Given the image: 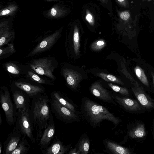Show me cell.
I'll list each match as a JSON object with an SVG mask.
<instances>
[{
	"instance_id": "obj_2",
	"label": "cell",
	"mask_w": 154,
	"mask_h": 154,
	"mask_svg": "<svg viewBox=\"0 0 154 154\" xmlns=\"http://www.w3.org/2000/svg\"><path fill=\"white\" fill-rule=\"evenodd\" d=\"M80 109L83 117L93 128L100 126L105 120L111 122L115 127L121 122L119 117L110 112L107 108L88 97L82 99Z\"/></svg>"
},
{
	"instance_id": "obj_31",
	"label": "cell",
	"mask_w": 154,
	"mask_h": 154,
	"mask_svg": "<svg viewBox=\"0 0 154 154\" xmlns=\"http://www.w3.org/2000/svg\"><path fill=\"white\" fill-rule=\"evenodd\" d=\"M108 85L114 91L119 93L125 96H128L129 95V91L126 88L121 87L111 83H108Z\"/></svg>"
},
{
	"instance_id": "obj_12",
	"label": "cell",
	"mask_w": 154,
	"mask_h": 154,
	"mask_svg": "<svg viewBox=\"0 0 154 154\" xmlns=\"http://www.w3.org/2000/svg\"><path fill=\"white\" fill-rule=\"evenodd\" d=\"M90 91L93 95L101 100L116 106L117 105L114 97L100 83L96 82L93 84L90 87Z\"/></svg>"
},
{
	"instance_id": "obj_32",
	"label": "cell",
	"mask_w": 154,
	"mask_h": 154,
	"mask_svg": "<svg viewBox=\"0 0 154 154\" xmlns=\"http://www.w3.org/2000/svg\"><path fill=\"white\" fill-rule=\"evenodd\" d=\"M105 42L102 40H99L94 43L91 45L92 48L94 50L98 51L105 46Z\"/></svg>"
},
{
	"instance_id": "obj_28",
	"label": "cell",
	"mask_w": 154,
	"mask_h": 154,
	"mask_svg": "<svg viewBox=\"0 0 154 154\" xmlns=\"http://www.w3.org/2000/svg\"><path fill=\"white\" fill-rule=\"evenodd\" d=\"M97 75L98 76L106 82H115L121 85L124 84L123 82L120 79L113 75L103 72L98 73Z\"/></svg>"
},
{
	"instance_id": "obj_44",
	"label": "cell",
	"mask_w": 154,
	"mask_h": 154,
	"mask_svg": "<svg viewBox=\"0 0 154 154\" xmlns=\"http://www.w3.org/2000/svg\"><path fill=\"white\" fill-rule=\"evenodd\" d=\"M153 3H154V0H153Z\"/></svg>"
},
{
	"instance_id": "obj_37",
	"label": "cell",
	"mask_w": 154,
	"mask_h": 154,
	"mask_svg": "<svg viewBox=\"0 0 154 154\" xmlns=\"http://www.w3.org/2000/svg\"><path fill=\"white\" fill-rule=\"evenodd\" d=\"M150 74L152 78L153 82V86L154 88V72H151Z\"/></svg>"
},
{
	"instance_id": "obj_16",
	"label": "cell",
	"mask_w": 154,
	"mask_h": 154,
	"mask_svg": "<svg viewBox=\"0 0 154 154\" xmlns=\"http://www.w3.org/2000/svg\"><path fill=\"white\" fill-rule=\"evenodd\" d=\"M14 32L10 31L8 21L1 22L0 24V48L7 45L13 40Z\"/></svg>"
},
{
	"instance_id": "obj_26",
	"label": "cell",
	"mask_w": 154,
	"mask_h": 154,
	"mask_svg": "<svg viewBox=\"0 0 154 154\" xmlns=\"http://www.w3.org/2000/svg\"><path fill=\"white\" fill-rule=\"evenodd\" d=\"M15 52L13 43H9L5 47L0 48V59H2L10 56Z\"/></svg>"
},
{
	"instance_id": "obj_4",
	"label": "cell",
	"mask_w": 154,
	"mask_h": 154,
	"mask_svg": "<svg viewBox=\"0 0 154 154\" xmlns=\"http://www.w3.org/2000/svg\"><path fill=\"white\" fill-rule=\"evenodd\" d=\"M29 109L17 112L16 120L13 129L19 131L23 136L34 143L36 140L34 135V131L30 117Z\"/></svg>"
},
{
	"instance_id": "obj_9",
	"label": "cell",
	"mask_w": 154,
	"mask_h": 154,
	"mask_svg": "<svg viewBox=\"0 0 154 154\" xmlns=\"http://www.w3.org/2000/svg\"><path fill=\"white\" fill-rule=\"evenodd\" d=\"M60 29L45 38L29 54L28 57H32L45 52L51 48L59 38Z\"/></svg>"
},
{
	"instance_id": "obj_1",
	"label": "cell",
	"mask_w": 154,
	"mask_h": 154,
	"mask_svg": "<svg viewBox=\"0 0 154 154\" xmlns=\"http://www.w3.org/2000/svg\"><path fill=\"white\" fill-rule=\"evenodd\" d=\"M50 100V98L45 93L32 99L31 102L29 114L37 141L48 124L51 112Z\"/></svg>"
},
{
	"instance_id": "obj_11",
	"label": "cell",
	"mask_w": 154,
	"mask_h": 154,
	"mask_svg": "<svg viewBox=\"0 0 154 154\" xmlns=\"http://www.w3.org/2000/svg\"><path fill=\"white\" fill-rule=\"evenodd\" d=\"M55 131L53 117L51 112L48 125L44 130L39 141V145L41 150L46 148L50 145L51 140L54 137Z\"/></svg>"
},
{
	"instance_id": "obj_19",
	"label": "cell",
	"mask_w": 154,
	"mask_h": 154,
	"mask_svg": "<svg viewBox=\"0 0 154 154\" xmlns=\"http://www.w3.org/2000/svg\"><path fill=\"white\" fill-rule=\"evenodd\" d=\"M50 96L51 97L56 100L62 105L77 113L78 111L76 106L68 97L61 92L53 91L51 93Z\"/></svg>"
},
{
	"instance_id": "obj_30",
	"label": "cell",
	"mask_w": 154,
	"mask_h": 154,
	"mask_svg": "<svg viewBox=\"0 0 154 154\" xmlns=\"http://www.w3.org/2000/svg\"><path fill=\"white\" fill-rule=\"evenodd\" d=\"M18 8L17 6L15 4H12L7 7L1 10L0 11V16L10 15L14 14Z\"/></svg>"
},
{
	"instance_id": "obj_35",
	"label": "cell",
	"mask_w": 154,
	"mask_h": 154,
	"mask_svg": "<svg viewBox=\"0 0 154 154\" xmlns=\"http://www.w3.org/2000/svg\"><path fill=\"white\" fill-rule=\"evenodd\" d=\"M66 154H79L76 147L75 146L74 148L71 149Z\"/></svg>"
},
{
	"instance_id": "obj_36",
	"label": "cell",
	"mask_w": 154,
	"mask_h": 154,
	"mask_svg": "<svg viewBox=\"0 0 154 154\" xmlns=\"http://www.w3.org/2000/svg\"><path fill=\"white\" fill-rule=\"evenodd\" d=\"M86 19L87 21L90 23H91L92 22L93 17L91 14H87L86 16Z\"/></svg>"
},
{
	"instance_id": "obj_25",
	"label": "cell",
	"mask_w": 154,
	"mask_h": 154,
	"mask_svg": "<svg viewBox=\"0 0 154 154\" xmlns=\"http://www.w3.org/2000/svg\"><path fill=\"white\" fill-rule=\"evenodd\" d=\"M35 72L32 70H29L28 72L27 75L32 81L39 84L54 85L53 82L48 80L43 79Z\"/></svg>"
},
{
	"instance_id": "obj_18",
	"label": "cell",
	"mask_w": 154,
	"mask_h": 154,
	"mask_svg": "<svg viewBox=\"0 0 154 154\" xmlns=\"http://www.w3.org/2000/svg\"><path fill=\"white\" fill-rule=\"evenodd\" d=\"M106 150L113 154H131L128 148L122 146L116 142L109 140L105 139L103 141Z\"/></svg>"
},
{
	"instance_id": "obj_41",
	"label": "cell",
	"mask_w": 154,
	"mask_h": 154,
	"mask_svg": "<svg viewBox=\"0 0 154 154\" xmlns=\"http://www.w3.org/2000/svg\"><path fill=\"white\" fill-rule=\"evenodd\" d=\"M143 1H151V0H142Z\"/></svg>"
},
{
	"instance_id": "obj_43",
	"label": "cell",
	"mask_w": 154,
	"mask_h": 154,
	"mask_svg": "<svg viewBox=\"0 0 154 154\" xmlns=\"http://www.w3.org/2000/svg\"><path fill=\"white\" fill-rule=\"evenodd\" d=\"M53 0H47L48 1H53Z\"/></svg>"
},
{
	"instance_id": "obj_22",
	"label": "cell",
	"mask_w": 154,
	"mask_h": 154,
	"mask_svg": "<svg viewBox=\"0 0 154 154\" xmlns=\"http://www.w3.org/2000/svg\"><path fill=\"white\" fill-rule=\"evenodd\" d=\"M31 148L26 137L23 136L16 148L10 154H26Z\"/></svg>"
},
{
	"instance_id": "obj_21",
	"label": "cell",
	"mask_w": 154,
	"mask_h": 154,
	"mask_svg": "<svg viewBox=\"0 0 154 154\" xmlns=\"http://www.w3.org/2000/svg\"><path fill=\"white\" fill-rule=\"evenodd\" d=\"M90 142L89 137L85 133L80 137L75 145L79 154H87L89 152Z\"/></svg>"
},
{
	"instance_id": "obj_20",
	"label": "cell",
	"mask_w": 154,
	"mask_h": 154,
	"mask_svg": "<svg viewBox=\"0 0 154 154\" xmlns=\"http://www.w3.org/2000/svg\"><path fill=\"white\" fill-rule=\"evenodd\" d=\"M4 66L9 73L15 76L27 74L29 70L24 66L12 62H8L4 64Z\"/></svg>"
},
{
	"instance_id": "obj_15",
	"label": "cell",
	"mask_w": 154,
	"mask_h": 154,
	"mask_svg": "<svg viewBox=\"0 0 154 154\" xmlns=\"http://www.w3.org/2000/svg\"><path fill=\"white\" fill-rule=\"evenodd\" d=\"M116 102L124 109L130 111H137L143 109L140 105L136 100L126 97H120L117 95L114 97Z\"/></svg>"
},
{
	"instance_id": "obj_27",
	"label": "cell",
	"mask_w": 154,
	"mask_h": 154,
	"mask_svg": "<svg viewBox=\"0 0 154 154\" xmlns=\"http://www.w3.org/2000/svg\"><path fill=\"white\" fill-rule=\"evenodd\" d=\"M134 70L138 79L145 85L149 87V83L147 78L142 69L138 66H137L134 68Z\"/></svg>"
},
{
	"instance_id": "obj_24",
	"label": "cell",
	"mask_w": 154,
	"mask_h": 154,
	"mask_svg": "<svg viewBox=\"0 0 154 154\" xmlns=\"http://www.w3.org/2000/svg\"><path fill=\"white\" fill-rule=\"evenodd\" d=\"M66 11L60 6L54 5L47 12V16L52 18H58L65 15Z\"/></svg>"
},
{
	"instance_id": "obj_3",
	"label": "cell",
	"mask_w": 154,
	"mask_h": 154,
	"mask_svg": "<svg viewBox=\"0 0 154 154\" xmlns=\"http://www.w3.org/2000/svg\"><path fill=\"white\" fill-rule=\"evenodd\" d=\"M28 65L29 68L37 74L45 76L53 81L55 80L54 72L57 64L54 58L47 57L34 59Z\"/></svg>"
},
{
	"instance_id": "obj_33",
	"label": "cell",
	"mask_w": 154,
	"mask_h": 154,
	"mask_svg": "<svg viewBox=\"0 0 154 154\" xmlns=\"http://www.w3.org/2000/svg\"><path fill=\"white\" fill-rule=\"evenodd\" d=\"M130 15L128 11H123L120 14V17L123 20H127L130 17Z\"/></svg>"
},
{
	"instance_id": "obj_17",
	"label": "cell",
	"mask_w": 154,
	"mask_h": 154,
	"mask_svg": "<svg viewBox=\"0 0 154 154\" xmlns=\"http://www.w3.org/2000/svg\"><path fill=\"white\" fill-rule=\"evenodd\" d=\"M63 74L68 85L72 89H76L82 79L81 75L68 68H64L63 69Z\"/></svg>"
},
{
	"instance_id": "obj_42",
	"label": "cell",
	"mask_w": 154,
	"mask_h": 154,
	"mask_svg": "<svg viewBox=\"0 0 154 154\" xmlns=\"http://www.w3.org/2000/svg\"><path fill=\"white\" fill-rule=\"evenodd\" d=\"M153 131H154V121L153 122Z\"/></svg>"
},
{
	"instance_id": "obj_23",
	"label": "cell",
	"mask_w": 154,
	"mask_h": 154,
	"mask_svg": "<svg viewBox=\"0 0 154 154\" xmlns=\"http://www.w3.org/2000/svg\"><path fill=\"white\" fill-rule=\"evenodd\" d=\"M129 137L133 138H141L144 137L146 134L145 126L144 124H139L128 132Z\"/></svg>"
},
{
	"instance_id": "obj_14",
	"label": "cell",
	"mask_w": 154,
	"mask_h": 154,
	"mask_svg": "<svg viewBox=\"0 0 154 154\" xmlns=\"http://www.w3.org/2000/svg\"><path fill=\"white\" fill-rule=\"evenodd\" d=\"M71 146V143L64 145L60 139L56 136L51 145L41 150L43 154H64L68 152Z\"/></svg>"
},
{
	"instance_id": "obj_10",
	"label": "cell",
	"mask_w": 154,
	"mask_h": 154,
	"mask_svg": "<svg viewBox=\"0 0 154 154\" xmlns=\"http://www.w3.org/2000/svg\"><path fill=\"white\" fill-rule=\"evenodd\" d=\"M12 85L23 91L32 100L45 93L46 90L44 87L35 84L21 81H15Z\"/></svg>"
},
{
	"instance_id": "obj_6",
	"label": "cell",
	"mask_w": 154,
	"mask_h": 154,
	"mask_svg": "<svg viewBox=\"0 0 154 154\" xmlns=\"http://www.w3.org/2000/svg\"><path fill=\"white\" fill-rule=\"evenodd\" d=\"M51 111L60 121L66 123L79 122L80 118L77 113L61 104L56 100L50 98Z\"/></svg>"
},
{
	"instance_id": "obj_38",
	"label": "cell",
	"mask_w": 154,
	"mask_h": 154,
	"mask_svg": "<svg viewBox=\"0 0 154 154\" xmlns=\"http://www.w3.org/2000/svg\"><path fill=\"white\" fill-rule=\"evenodd\" d=\"M3 146L2 144V143L1 142H0V154H1L2 152Z\"/></svg>"
},
{
	"instance_id": "obj_39",
	"label": "cell",
	"mask_w": 154,
	"mask_h": 154,
	"mask_svg": "<svg viewBox=\"0 0 154 154\" xmlns=\"http://www.w3.org/2000/svg\"><path fill=\"white\" fill-rule=\"evenodd\" d=\"M2 122V120L1 117V114H0V126H1Z\"/></svg>"
},
{
	"instance_id": "obj_5",
	"label": "cell",
	"mask_w": 154,
	"mask_h": 154,
	"mask_svg": "<svg viewBox=\"0 0 154 154\" xmlns=\"http://www.w3.org/2000/svg\"><path fill=\"white\" fill-rule=\"evenodd\" d=\"M0 102L4 112L6 121L10 126L15 123L17 112L11 98L8 88L1 86L0 90Z\"/></svg>"
},
{
	"instance_id": "obj_34",
	"label": "cell",
	"mask_w": 154,
	"mask_h": 154,
	"mask_svg": "<svg viewBox=\"0 0 154 154\" xmlns=\"http://www.w3.org/2000/svg\"><path fill=\"white\" fill-rule=\"evenodd\" d=\"M116 2L120 5L125 8H128L129 3L128 0H116Z\"/></svg>"
},
{
	"instance_id": "obj_40",
	"label": "cell",
	"mask_w": 154,
	"mask_h": 154,
	"mask_svg": "<svg viewBox=\"0 0 154 154\" xmlns=\"http://www.w3.org/2000/svg\"><path fill=\"white\" fill-rule=\"evenodd\" d=\"M100 0L101 2H103V3H106L107 2V0Z\"/></svg>"
},
{
	"instance_id": "obj_13",
	"label": "cell",
	"mask_w": 154,
	"mask_h": 154,
	"mask_svg": "<svg viewBox=\"0 0 154 154\" xmlns=\"http://www.w3.org/2000/svg\"><path fill=\"white\" fill-rule=\"evenodd\" d=\"M23 136L19 131L13 129L4 143L3 154H10L17 147Z\"/></svg>"
},
{
	"instance_id": "obj_29",
	"label": "cell",
	"mask_w": 154,
	"mask_h": 154,
	"mask_svg": "<svg viewBox=\"0 0 154 154\" xmlns=\"http://www.w3.org/2000/svg\"><path fill=\"white\" fill-rule=\"evenodd\" d=\"M73 40L74 51L76 54H78L79 52L80 45L79 31L76 26H75L74 28Z\"/></svg>"
},
{
	"instance_id": "obj_7",
	"label": "cell",
	"mask_w": 154,
	"mask_h": 154,
	"mask_svg": "<svg viewBox=\"0 0 154 154\" xmlns=\"http://www.w3.org/2000/svg\"><path fill=\"white\" fill-rule=\"evenodd\" d=\"M13 103L17 112L22 111L29 109L31 102V98L26 93L20 89L11 86Z\"/></svg>"
},
{
	"instance_id": "obj_8",
	"label": "cell",
	"mask_w": 154,
	"mask_h": 154,
	"mask_svg": "<svg viewBox=\"0 0 154 154\" xmlns=\"http://www.w3.org/2000/svg\"><path fill=\"white\" fill-rule=\"evenodd\" d=\"M131 79V81L134 85L131 87L132 91L141 105L147 109L154 108L153 100L144 91L143 87L134 79Z\"/></svg>"
}]
</instances>
